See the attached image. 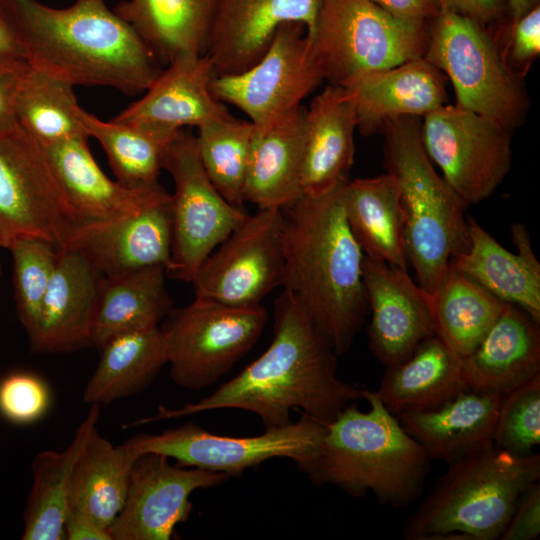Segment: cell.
<instances>
[{
  "label": "cell",
  "instance_id": "1",
  "mask_svg": "<svg viewBox=\"0 0 540 540\" xmlns=\"http://www.w3.org/2000/svg\"><path fill=\"white\" fill-rule=\"evenodd\" d=\"M273 330L269 347L212 394L179 408L159 406L156 414L130 426L227 408L256 414L264 429L290 424L293 409L327 425L363 398L364 389L338 378V355L286 290L274 303Z\"/></svg>",
  "mask_w": 540,
  "mask_h": 540
},
{
  "label": "cell",
  "instance_id": "2",
  "mask_svg": "<svg viewBox=\"0 0 540 540\" xmlns=\"http://www.w3.org/2000/svg\"><path fill=\"white\" fill-rule=\"evenodd\" d=\"M345 182L321 195L302 194L281 208L282 286L337 355L350 349L369 312L363 281L365 255L344 212Z\"/></svg>",
  "mask_w": 540,
  "mask_h": 540
},
{
  "label": "cell",
  "instance_id": "3",
  "mask_svg": "<svg viewBox=\"0 0 540 540\" xmlns=\"http://www.w3.org/2000/svg\"><path fill=\"white\" fill-rule=\"evenodd\" d=\"M30 65L71 85L145 92L163 70L138 33L105 0L65 8L7 0Z\"/></svg>",
  "mask_w": 540,
  "mask_h": 540
},
{
  "label": "cell",
  "instance_id": "4",
  "mask_svg": "<svg viewBox=\"0 0 540 540\" xmlns=\"http://www.w3.org/2000/svg\"><path fill=\"white\" fill-rule=\"evenodd\" d=\"M363 399L370 409L354 402L342 409L302 472L316 486L335 485L356 498L371 491L382 505L407 507L421 496L432 459L376 391L364 389Z\"/></svg>",
  "mask_w": 540,
  "mask_h": 540
},
{
  "label": "cell",
  "instance_id": "5",
  "mask_svg": "<svg viewBox=\"0 0 540 540\" xmlns=\"http://www.w3.org/2000/svg\"><path fill=\"white\" fill-rule=\"evenodd\" d=\"M380 131L384 166L400 194L408 264L417 284L430 294L451 258L469 247L467 204L432 166L422 143L419 117L388 120Z\"/></svg>",
  "mask_w": 540,
  "mask_h": 540
},
{
  "label": "cell",
  "instance_id": "6",
  "mask_svg": "<svg viewBox=\"0 0 540 540\" xmlns=\"http://www.w3.org/2000/svg\"><path fill=\"white\" fill-rule=\"evenodd\" d=\"M540 479V455H518L492 444L448 465L406 519L407 540H438L461 533L470 540L500 539L516 504Z\"/></svg>",
  "mask_w": 540,
  "mask_h": 540
},
{
  "label": "cell",
  "instance_id": "7",
  "mask_svg": "<svg viewBox=\"0 0 540 540\" xmlns=\"http://www.w3.org/2000/svg\"><path fill=\"white\" fill-rule=\"evenodd\" d=\"M430 22L396 17L371 0H324L312 41L324 81L346 87L425 56Z\"/></svg>",
  "mask_w": 540,
  "mask_h": 540
},
{
  "label": "cell",
  "instance_id": "8",
  "mask_svg": "<svg viewBox=\"0 0 540 540\" xmlns=\"http://www.w3.org/2000/svg\"><path fill=\"white\" fill-rule=\"evenodd\" d=\"M425 57L448 76L456 106L511 131L522 123L528 99L520 76L506 63L483 25L442 5L429 23Z\"/></svg>",
  "mask_w": 540,
  "mask_h": 540
},
{
  "label": "cell",
  "instance_id": "9",
  "mask_svg": "<svg viewBox=\"0 0 540 540\" xmlns=\"http://www.w3.org/2000/svg\"><path fill=\"white\" fill-rule=\"evenodd\" d=\"M162 322L171 380L197 390L216 383L255 345L267 312L261 304L235 307L195 297Z\"/></svg>",
  "mask_w": 540,
  "mask_h": 540
},
{
  "label": "cell",
  "instance_id": "10",
  "mask_svg": "<svg viewBox=\"0 0 540 540\" xmlns=\"http://www.w3.org/2000/svg\"><path fill=\"white\" fill-rule=\"evenodd\" d=\"M326 424L302 413L290 424L265 429L256 436L218 435L186 423L160 434H137L124 444L137 457L152 452L174 459L182 467L199 468L238 476L266 460L283 457L303 471L316 457Z\"/></svg>",
  "mask_w": 540,
  "mask_h": 540
},
{
  "label": "cell",
  "instance_id": "11",
  "mask_svg": "<svg viewBox=\"0 0 540 540\" xmlns=\"http://www.w3.org/2000/svg\"><path fill=\"white\" fill-rule=\"evenodd\" d=\"M80 224L44 147L18 124L0 128L2 247L27 236L60 248Z\"/></svg>",
  "mask_w": 540,
  "mask_h": 540
},
{
  "label": "cell",
  "instance_id": "12",
  "mask_svg": "<svg viewBox=\"0 0 540 540\" xmlns=\"http://www.w3.org/2000/svg\"><path fill=\"white\" fill-rule=\"evenodd\" d=\"M166 169L171 194L172 245L167 277L191 283L202 262L245 220L248 213L228 202L201 164L196 136L181 129L170 144Z\"/></svg>",
  "mask_w": 540,
  "mask_h": 540
},
{
  "label": "cell",
  "instance_id": "13",
  "mask_svg": "<svg viewBox=\"0 0 540 540\" xmlns=\"http://www.w3.org/2000/svg\"><path fill=\"white\" fill-rule=\"evenodd\" d=\"M511 130L458 107L442 105L424 116V149L467 204L488 198L511 168Z\"/></svg>",
  "mask_w": 540,
  "mask_h": 540
},
{
  "label": "cell",
  "instance_id": "14",
  "mask_svg": "<svg viewBox=\"0 0 540 540\" xmlns=\"http://www.w3.org/2000/svg\"><path fill=\"white\" fill-rule=\"evenodd\" d=\"M324 77L304 25H282L263 56L235 74L218 75L211 83L214 96L263 127L301 107Z\"/></svg>",
  "mask_w": 540,
  "mask_h": 540
},
{
  "label": "cell",
  "instance_id": "15",
  "mask_svg": "<svg viewBox=\"0 0 540 540\" xmlns=\"http://www.w3.org/2000/svg\"><path fill=\"white\" fill-rule=\"evenodd\" d=\"M283 273L282 210L265 208L247 215L202 262L191 283L196 298L248 307L282 286Z\"/></svg>",
  "mask_w": 540,
  "mask_h": 540
},
{
  "label": "cell",
  "instance_id": "16",
  "mask_svg": "<svg viewBox=\"0 0 540 540\" xmlns=\"http://www.w3.org/2000/svg\"><path fill=\"white\" fill-rule=\"evenodd\" d=\"M223 472L172 465L169 458L147 452L135 459L125 503L109 527L112 540H169L192 510L191 494L216 487Z\"/></svg>",
  "mask_w": 540,
  "mask_h": 540
},
{
  "label": "cell",
  "instance_id": "17",
  "mask_svg": "<svg viewBox=\"0 0 540 540\" xmlns=\"http://www.w3.org/2000/svg\"><path fill=\"white\" fill-rule=\"evenodd\" d=\"M171 194L163 188L126 216L82 223L62 247L86 257L105 277L162 265L171 260Z\"/></svg>",
  "mask_w": 540,
  "mask_h": 540
},
{
  "label": "cell",
  "instance_id": "18",
  "mask_svg": "<svg viewBox=\"0 0 540 540\" xmlns=\"http://www.w3.org/2000/svg\"><path fill=\"white\" fill-rule=\"evenodd\" d=\"M363 281L371 313L367 329L370 350L385 368L393 367L435 335L429 294L407 270L366 256Z\"/></svg>",
  "mask_w": 540,
  "mask_h": 540
},
{
  "label": "cell",
  "instance_id": "19",
  "mask_svg": "<svg viewBox=\"0 0 540 540\" xmlns=\"http://www.w3.org/2000/svg\"><path fill=\"white\" fill-rule=\"evenodd\" d=\"M324 0H218L206 53L218 75L235 74L256 63L278 29L291 22L314 33Z\"/></svg>",
  "mask_w": 540,
  "mask_h": 540
},
{
  "label": "cell",
  "instance_id": "20",
  "mask_svg": "<svg viewBox=\"0 0 540 540\" xmlns=\"http://www.w3.org/2000/svg\"><path fill=\"white\" fill-rule=\"evenodd\" d=\"M104 279L82 254L58 248L39 320L28 338L31 349L36 353H69L90 347Z\"/></svg>",
  "mask_w": 540,
  "mask_h": 540
},
{
  "label": "cell",
  "instance_id": "21",
  "mask_svg": "<svg viewBox=\"0 0 540 540\" xmlns=\"http://www.w3.org/2000/svg\"><path fill=\"white\" fill-rule=\"evenodd\" d=\"M216 77L207 54L169 63L137 101L113 119L181 130L232 116L211 90Z\"/></svg>",
  "mask_w": 540,
  "mask_h": 540
},
{
  "label": "cell",
  "instance_id": "22",
  "mask_svg": "<svg viewBox=\"0 0 540 540\" xmlns=\"http://www.w3.org/2000/svg\"><path fill=\"white\" fill-rule=\"evenodd\" d=\"M469 247L454 255L450 265L501 301L515 305L540 323V263L528 229L511 227L517 253L504 248L471 216H467Z\"/></svg>",
  "mask_w": 540,
  "mask_h": 540
},
{
  "label": "cell",
  "instance_id": "23",
  "mask_svg": "<svg viewBox=\"0 0 540 540\" xmlns=\"http://www.w3.org/2000/svg\"><path fill=\"white\" fill-rule=\"evenodd\" d=\"M343 88L354 102L357 128L366 135L394 118L425 116L446 99L444 73L425 56L369 73Z\"/></svg>",
  "mask_w": 540,
  "mask_h": 540
},
{
  "label": "cell",
  "instance_id": "24",
  "mask_svg": "<svg viewBox=\"0 0 540 540\" xmlns=\"http://www.w3.org/2000/svg\"><path fill=\"white\" fill-rule=\"evenodd\" d=\"M302 194L327 193L348 180L354 162L355 105L348 91L328 84L306 109Z\"/></svg>",
  "mask_w": 540,
  "mask_h": 540
},
{
  "label": "cell",
  "instance_id": "25",
  "mask_svg": "<svg viewBox=\"0 0 540 540\" xmlns=\"http://www.w3.org/2000/svg\"><path fill=\"white\" fill-rule=\"evenodd\" d=\"M88 138L75 137L44 146L49 163L81 224L133 213L164 188L159 182L128 187L111 180L91 154Z\"/></svg>",
  "mask_w": 540,
  "mask_h": 540
},
{
  "label": "cell",
  "instance_id": "26",
  "mask_svg": "<svg viewBox=\"0 0 540 540\" xmlns=\"http://www.w3.org/2000/svg\"><path fill=\"white\" fill-rule=\"evenodd\" d=\"M503 395L470 389L444 405L397 415L403 429L433 460L448 465L494 444Z\"/></svg>",
  "mask_w": 540,
  "mask_h": 540
},
{
  "label": "cell",
  "instance_id": "27",
  "mask_svg": "<svg viewBox=\"0 0 540 540\" xmlns=\"http://www.w3.org/2000/svg\"><path fill=\"white\" fill-rule=\"evenodd\" d=\"M461 360L471 389L505 395L540 374L539 324L507 304L477 348Z\"/></svg>",
  "mask_w": 540,
  "mask_h": 540
},
{
  "label": "cell",
  "instance_id": "28",
  "mask_svg": "<svg viewBox=\"0 0 540 540\" xmlns=\"http://www.w3.org/2000/svg\"><path fill=\"white\" fill-rule=\"evenodd\" d=\"M306 109L263 127L254 126L243 199L258 209L283 208L302 195Z\"/></svg>",
  "mask_w": 540,
  "mask_h": 540
},
{
  "label": "cell",
  "instance_id": "29",
  "mask_svg": "<svg viewBox=\"0 0 540 540\" xmlns=\"http://www.w3.org/2000/svg\"><path fill=\"white\" fill-rule=\"evenodd\" d=\"M470 389L461 357L433 335L408 359L386 368L376 392L386 409L397 416L436 409Z\"/></svg>",
  "mask_w": 540,
  "mask_h": 540
},
{
  "label": "cell",
  "instance_id": "30",
  "mask_svg": "<svg viewBox=\"0 0 540 540\" xmlns=\"http://www.w3.org/2000/svg\"><path fill=\"white\" fill-rule=\"evenodd\" d=\"M218 0H122L113 11L142 38L162 66L206 53Z\"/></svg>",
  "mask_w": 540,
  "mask_h": 540
},
{
  "label": "cell",
  "instance_id": "31",
  "mask_svg": "<svg viewBox=\"0 0 540 540\" xmlns=\"http://www.w3.org/2000/svg\"><path fill=\"white\" fill-rule=\"evenodd\" d=\"M343 206L350 230L366 257L408 269L404 216L394 177L347 180Z\"/></svg>",
  "mask_w": 540,
  "mask_h": 540
},
{
  "label": "cell",
  "instance_id": "32",
  "mask_svg": "<svg viewBox=\"0 0 540 540\" xmlns=\"http://www.w3.org/2000/svg\"><path fill=\"white\" fill-rule=\"evenodd\" d=\"M100 416V405L91 404L70 444L61 451L45 450L32 462V486L23 520V540H63L76 462Z\"/></svg>",
  "mask_w": 540,
  "mask_h": 540
},
{
  "label": "cell",
  "instance_id": "33",
  "mask_svg": "<svg viewBox=\"0 0 540 540\" xmlns=\"http://www.w3.org/2000/svg\"><path fill=\"white\" fill-rule=\"evenodd\" d=\"M166 268L150 266L105 277L94 317L91 346L111 338L159 327L174 308L166 287Z\"/></svg>",
  "mask_w": 540,
  "mask_h": 540
},
{
  "label": "cell",
  "instance_id": "34",
  "mask_svg": "<svg viewBox=\"0 0 540 540\" xmlns=\"http://www.w3.org/2000/svg\"><path fill=\"white\" fill-rule=\"evenodd\" d=\"M100 349L99 363L83 390V400L90 405H107L143 391L168 364L160 326L119 334Z\"/></svg>",
  "mask_w": 540,
  "mask_h": 540
},
{
  "label": "cell",
  "instance_id": "35",
  "mask_svg": "<svg viewBox=\"0 0 540 540\" xmlns=\"http://www.w3.org/2000/svg\"><path fill=\"white\" fill-rule=\"evenodd\" d=\"M429 304L435 335L463 358L477 348L508 303L449 264Z\"/></svg>",
  "mask_w": 540,
  "mask_h": 540
},
{
  "label": "cell",
  "instance_id": "36",
  "mask_svg": "<svg viewBox=\"0 0 540 540\" xmlns=\"http://www.w3.org/2000/svg\"><path fill=\"white\" fill-rule=\"evenodd\" d=\"M136 458L124 443L114 446L95 428L74 468L69 509L109 529L125 503Z\"/></svg>",
  "mask_w": 540,
  "mask_h": 540
},
{
  "label": "cell",
  "instance_id": "37",
  "mask_svg": "<svg viewBox=\"0 0 540 540\" xmlns=\"http://www.w3.org/2000/svg\"><path fill=\"white\" fill-rule=\"evenodd\" d=\"M78 115L89 137L101 144L117 181L128 187L158 182L167 150L180 130L114 119L104 121L81 107Z\"/></svg>",
  "mask_w": 540,
  "mask_h": 540
},
{
  "label": "cell",
  "instance_id": "38",
  "mask_svg": "<svg viewBox=\"0 0 540 540\" xmlns=\"http://www.w3.org/2000/svg\"><path fill=\"white\" fill-rule=\"evenodd\" d=\"M73 85L30 67L20 86L17 124L43 147L75 137H89L83 127Z\"/></svg>",
  "mask_w": 540,
  "mask_h": 540
},
{
  "label": "cell",
  "instance_id": "39",
  "mask_svg": "<svg viewBox=\"0 0 540 540\" xmlns=\"http://www.w3.org/2000/svg\"><path fill=\"white\" fill-rule=\"evenodd\" d=\"M254 125L230 116L198 128L197 150L205 173L217 191L241 207Z\"/></svg>",
  "mask_w": 540,
  "mask_h": 540
},
{
  "label": "cell",
  "instance_id": "40",
  "mask_svg": "<svg viewBox=\"0 0 540 540\" xmlns=\"http://www.w3.org/2000/svg\"><path fill=\"white\" fill-rule=\"evenodd\" d=\"M13 259L14 298L19 321L33 334L58 256V248L36 237H18L6 247Z\"/></svg>",
  "mask_w": 540,
  "mask_h": 540
},
{
  "label": "cell",
  "instance_id": "41",
  "mask_svg": "<svg viewBox=\"0 0 540 540\" xmlns=\"http://www.w3.org/2000/svg\"><path fill=\"white\" fill-rule=\"evenodd\" d=\"M493 441L518 455L530 454L540 443V374L503 395Z\"/></svg>",
  "mask_w": 540,
  "mask_h": 540
},
{
  "label": "cell",
  "instance_id": "42",
  "mask_svg": "<svg viewBox=\"0 0 540 540\" xmlns=\"http://www.w3.org/2000/svg\"><path fill=\"white\" fill-rule=\"evenodd\" d=\"M50 400L47 384L36 375L17 372L0 382V413L10 422L29 424L39 420Z\"/></svg>",
  "mask_w": 540,
  "mask_h": 540
},
{
  "label": "cell",
  "instance_id": "43",
  "mask_svg": "<svg viewBox=\"0 0 540 540\" xmlns=\"http://www.w3.org/2000/svg\"><path fill=\"white\" fill-rule=\"evenodd\" d=\"M506 44L501 52L509 67L520 76L540 53V5L534 6L506 27Z\"/></svg>",
  "mask_w": 540,
  "mask_h": 540
},
{
  "label": "cell",
  "instance_id": "44",
  "mask_svg": "<svg viewBox=\"0 0 540 540\" xmlns=\"http://www.w3.org/2000/svg\"><path fill=\"white\" fill-rule=\"evenodd\" d=\"M540 534V483H533L519 498L501 540H533Z\"/></svg>",
  "mask_w": 540,
  "mask_h": 540
},
{
  "label": "cell",
  "instance_id": "45",
  "mask_svg": "<svg viewBox=\"0 0 540 540\" xmlns=\"http://www.w3.org/2000/svg\"><path fill=\"white\" fill-rule=\"evenodd\" d=\"M30 67L26 58L0 56V128L17 124L16 99Z\"/></svg>",
  "mask_w": 540,
  "mask_h": 540
},
{
  "label": "cell",
  "instance_id": "46",
  "mask_svg": "<svg viewBox=\"0 0 540 540\" xmlns=\"http://www.w3.org/2000/svg\"><path fill=\"white\" fill-rule=\"evenodd\" d=\"M392 15L406 20L430 22L440 11V0H371Z\"/></svg>",
  "mask_w": 540,
  "mask_h": 540
},
{
  "label": "cell",
  "instance_id": "47",
  "mask_svg": "<svg viewBox=\"0 0 540 540\" xmlns=\"http://www.w3.org/2000/svg\"><path fill=\"white\" fill-rule=\"evenodd\" d=\"M455 11L485 26L502 19L507 5L504 0H440Z\"/></svg>",
  "mask_w": 540,
  "mask_h": 540
},
{
  "label": "cell",
  "instance_id": "48",
  "mask_svg": "<svg viewBox=\"0 0 540 540\" xmlns=\"http://www.w3.org/2000/svg\"><path fill=\"white\" fill-rule=\"evenodd\" d=\"M68 540H112L109 530L85 512L69 509L64 524Z\"/></svg>",
  "mask_w": 540,
  "mask_h": 540
},
{
  "label": "cell",
  "instance_id": "49",
  "mask_svg": "<svg viewBox=\"0 0 540 540\" xmlns=\"http://www.w3.org/2000/svg\"><path fill=\"white\" fill-rule=\"evenodd\" d=\"M0 56L26 58L18 27L7 0H0Z\"/></svg>",
  "mask_w": 540,
  "mask_h": 540
},
{
  "label": "cell",
  "instance_id": "50",
  "mask_svg": "<svg viewBox=\"0 0 540 540\" xmlns=\"http://www.w3.org/2000/svg\"><path fill=\"white\" fill-rule=\"evenodd\" d=\"M539 4V0H507L511 19H516Z\"/></svg>",
  "mask_w": 540,
  "mask_h": 540
},
{
  "label": "cell",
  "instance_id": "51",
  "mask_svg": "<svg viewBox=\"0 0 540 540\" xmlns=\"http://www.w3.org/2000/svg\"><path fill=\"white\" fill-rule=\"evenodd\" d=\"M0 247H2V239H1V235H0Z\"/></svg>",
  "mask_w": 540,
  "mask_h": 540
},
{
  "label": "cell",
  "instance_id": "52",
  "mask_svg": "<svg viewBox=\"0 0 540 540\" xmlns=\"http://www.w3.org/2000/svg\"><path fill=\"white\" fill-rule=\"evenodd\" d=\"M0 275H1V265H0Z\"/></svg>",
  "mask_w": 540,
  "mask_h": 540
}]
</instances>
